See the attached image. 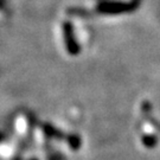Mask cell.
<instances>
[{
	"instance_id": "6",
	"label": "cell",
	"mask_w": 160,
	"mask_h": 160,
	"mask_svg": "<svg viewBox=\"0 0 160 160\" xmlns=\"http://www.w3.org/2000/svg\"><path fill=\"white\" fill-rule=\"evenodd\" d=\"M6 8V0H0V11H4Z\"/></svg>"
},
{
	"instance_id": "4",
	"label": "cell",
	"mask_w": 160,
	"mask_h": 160,
	"mask_svg": "<svg viewBox=\"0 0 160 160\" xmlns=\"http://www.w3.org/2000/svg\"><path fill=\"white\" fill-rule=\"evenodd\" d=\"M68 143L72 149H78L81 147V138L76 134H70L68 137Z\"/></svg>"
},
{
	"instance_id": "3",
	"label": "cell",
	"mask_w": 160,
	"mask_h": 160,
	"mask_svg": "<svg viewBox=\"0 0 160 160\" xmlns=\"http://www.w3.org/2000/svg\"><path fill=\"white\" fill-rule=\"evenodd\" d=\"M43 131L45 133L48 137L53 138V139H63L64 135L61 131H58L57 128H55L51 125H48V123H44L43 125Z\"/></svg>"
},
{
	"instance_id": "1",
	"label": "cell",
	"mask_w": 160,
	"mask_h": 160,
	"mask_svg": "<svg viewBox=\"0 0 160 160\" xmlns=\"http://www.w3.org/2000/svg\"><path fill=\"white\" fill-rule=\"evenodd\" d=\"M139 6V0L132 1H102L97 5V12L102 14H122L135 11Z\"/></svg>"
},
{
	"instance_id": "2",
	"label": "cell",
	"mask_w": 160,
	"mask_h": 160,
	"mask_svg": "<svg viewBox=\"0 0 160 160\" xmlns=\"http://www.w3.org/2000/svg\"><path fill=\"white\" fill-rule=\"evenodd\" d=\"M63 38H64V44H65V49L68 51L69 55L71 56H77L81 52V46L76 40L75 37V31L74 26L70 22H64L63 26Z\"/></svg>"
},
{
	"instance_id": "5",
	"label": "cell",
	"mask_w": 160,
	"mask_h": 160,
	"mask_svg": "<svg viewBox=\"0 0 160 160\" xmlns=\"http://www.w3.org/2000/svg\"><path fill=\"white\" fill-rule=\"evenodd\" d=\"M157 141H158V139L155 137H153V135H145V137H142L143 146H146L148 148H153L155 145H157Z\"/></svg>"
}]
</instances>
